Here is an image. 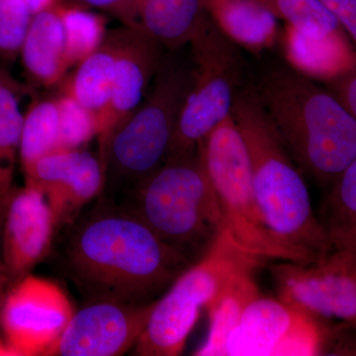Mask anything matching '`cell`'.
Here are the masks:
<instances>
[{
    "label": "cell",
    "mask_w": 356,
    "mask_h": 356,
    "mask_svg": "<svg viewBox=\"0 0 356 356\" xmlns=\"http://www.w3.org/2000/svg\"><path fill=\"white\" fill-rule=\"evenodd\" d=\"M108 202L74 228L65 273L86 303H153L192 264L130 211Z\"/></svg>",
    "instance_id": "6da1fadb"
},
{
    "label": "cell",
    "mask_w": 356,
    "mask_h": 356,
    "mask_svg": "<svg viewBox=\"0 0 356 356\" xmlns=\"http://www.w3.org/2000/svg\"><path fill=\"white\" fill-rule=\"evenodd\" d=\"M252 83L303 175L327 187L356 161V118L318 81L275 64Z\"/></svg>",
    "instance_id": "7a4b0ae2"
},
{
    "label": "cell",
    "mask_w": 356,
    "mask_h": 356,
    "mask_svg": "<svg viewBox=\"0 0 356 356\" xmlns=\"http://www.w3.org/2000/svg\"><path fill=\"white\" fill-rule=\"evenodd\" d=\"M231 116L247 147L252 188L269 229L282 242L317 259L334 250L314 214L303 172L290 156L252 79L236 93Z\"/></svg>",
    "instance_id": "3957f363"
},
{
    "label": "cell",
    "mask_w": 356,
    "mask_h": 356,
    "mask_svg": "<svg viewBox=\"0 0 356 356\" xmlns=\"http://www.w3.org/2000/svg\"><path fill=\"white\" fill-rule=\"evenodd\" d=\"M122 205L195 264L224 232L216 194L198 149L166 159Z\"/></svg>",
    "instance_id": "277c9868"
},
{
    "label": "cell",
    "mask_w": 356,
    "mask_h": 356,
    "mask_svg": "<svg viewBox=\"0 0 356 356\" xmlns=\"http://www.w3.org/2000/svg\"><path fill=\"white\" fill-rule=\"evenodd\" d=\"M178 51L165 54L144 100L109 140L102 192L110 197L120 191L130 193L165 161L191 86V60Z\"/></svg>",
    "instance_id": "5b68a950"
},
{
    "label": "cell",
    "mask_w": 356,
    "mask_h": 356,
    "mask_svg": "<svg viewBox=\"0 0 356 356\" xmlns=\"http://www.w3.org/2000/svg\"><path fill=\"white\" fill-rule=\"evenodd\" d=\"M197 149L216 194L222 229L236 247L264 262L317 259L282 242L267 227L252 188L247 147L231 115Z\"/></svg>",
    "instance_id": "8992f818"
},
{
    "label": "cell",
    "mask_w": 356,
    "mask_h": 356,
    "mask_svg": "<svg viewBox=\"0 0 356 356\" xmlns=\"http://www.w3.org/2000/svg\"><path fill=\"white\" fill-rule=\"evenodd\" d=\"M188 46L191 86L165 159L195 153L199 143L231 115L236 93L250 81L243 51L206 11Z\"/></svg>",
    "instance_id": "52a82bcc"
},
{
    "label": "cell",
    "mask_w": 356,
    "mask_h": 356,
    "mask_svg": "<svg viewBox=\"0 0 356 356\" xmlns=\"http://www.w3.org/2000/svg\"><path fill=\"white\" fill-rule=\"evenodd\" d=\"M248 255L222 232L209 252L187 267L156 300L146 327L133 348V355H181L201 310L222 278Z\"/></svg>",
    "instance_id": "ba28073f"
},
{
    "label": "cell",
    "mask_w": 356,
    "mask_h": 356,
    "mask_svg": "<svg viewBox=\"0 0 356 356\" xmlns=\"http://www.w3.org/2000/svg\"><path fill=\"white\" fill-rule=\"evenodd\" d=\"M327 321L259 294L225 341L224 356L330 355L336 332Z\"/></svg>",
    "instance_id": "9c48e42d"
},
{
    "label": "cell",
    "mask_w": 356,
    "mask_h": 356,
    "mask_svg": "<svg viewBox=\"0 0 356 356\" xmlns=\"http://www.w3.org/2000/svg\"><path fill=\"white\" fill-rule=\"evenodd\" d=\"M269 266L278 298L323 321L356 324V252L332 250L309 262Z\"/></svg>",
    "instance_id": "30bf717a"
},
{
    "label": "cell",
    "mask_w": 356,
    "mask_h": 356,
    "mask_svg": "<svg viewBox=\"0 0 356 356\" xmlns=\"http://www.w3.org/2000/svg\"><path fill=\"white\" fill-rule=\"evenodd\" d=\"M64 290L29 274L7 290L0 332L14 356L46 355L74 315Z\"/></svg>",
    "instance_id": "8fae6325"
},
{
    "label": "cell",
    "mask_w": 356,
    "mask_h": 356,
    "mask_svg": "<svg viewBox=\"0 0 356 356\" xmlns=\"http://www.w3.org/2000/svg\"><path fill=\"white\" fill-rule=\"evenodd\" d=\"M154 303L98 301L74 312L46 355L119 356L135 346Z\"/></svg>",
    "instance_id": "7c38bea8"
},
{
    "label": "cell",
    "mask_w": 356,
    "mask_h": 356,
    "mask_svg": "<svg viewBox=\"0 0 356 356\" xmlns=\"http://www.w3.org/2000/svg\"><path fill=\"white\" fill-rule=\"evenodd\" d=\"M114 30L117 50L113 81L97 137L102 165L112 135L144 100L166 54L159 42L140 30L125 25Z\"/></svg>",
    "instance_id": "4fadbf2b"
},
{
    "label": "cell",
    "mask_w": 356,
    "mask_h": 356,
    "mask_svg": "<svg viewBox=\"0 0 356 356\" xmlns=\"http://www.w3.org/2000/svg\"><path fill=\"white\" fill-rule=\"evenodd\" d=\"M23 175L25 184L43 194L58 227L74 221L89 202L102 194L104 186L99 158L86 149H60L47 154Z\"/></svg>",
    "instance_id": "5bb4252c"
},
{
    "label": "cell",
    "mask_w": 356,
    "mask_h": 356,
    "mask_svg": "<svg viewBox=\"0 0 356 356\" xmlns=\"http://www.w3.org/2000/svg\"><path fill=\"white\" fill-rule=\"evenodd\" d=\"M58 227L43 194L29 184L13 189L1 227V257L10 285L48 257Z\"/></svg>",
    "instance_id": "9a60e30c"
},
{
    "label": "cell",
    "mask_w": 356,
    "mask_h": 356,
    "mask_svg": "<svg viewBox=\"0 0 356 356\" xmlns=\"http://www.w3.org/2000/svg\"><path fill=\"white\" fill-rule=\"evenodd\" d=\"M204 13L202 0H129L119 21L175 51L188 46Z\"/></svg>",
    "instance_id": "2e32d148"
},
{
    "label": "cell",
    "mask_w": 356,
    "mask_h": 356,
    "mask_svg": "<svg viewBox=\"0 0 356 356\" xmlns=\"http://www.w3.org/2000/svg\"><path fill=\"white\" fill-rule=\"evenodd\" d=\"M264 262L248 255L221 281L205 309L209 316L207 339L194 355L222 356L225 341L248 304L261 292L254 273Z\"/></svg>",
    "instance_id": "e0dca14e"
},
{
    "label": "cell",
    "mask_w": 356,
    "mask_h": 356,
    "mask_svg": "<svg viewBox=\"0 0 356 356\" xmlns=\"http://www.w3.org/2000/svg\"><path fill=\"white\" fill-rule=\"evenodd\" d=\"M220 31L243 51L261 56L280 37V23L259 0H202Z\"/></svg>",
    "instance_id": "ac0fdd59"
},
{
    "label": "cell",
    "mask_w": 356,
    "mask_h": 356,
    "mask_svg": "<svg viewBox=\"0 0 356 356\" xmlns=\"http://www.w3.org/2000/svg\"><path fill=\"white\" fill-rule=\"evenodd\" d=\"M58 7L32 16L21 47L19 57L25 76L39 88L60 86L70 70Z\"/></svg>",
    "instance_id": "d6986e66"
},
{
    "label": "cell",
    "mask_w": 356,
    "mask_h": 356,
    "mask_svg": "<svg viewBox=\"0 0 356 356\" xmlns=\"http://www.w3.org/2000/svg\"><path fill=\"white\" fill-rule=\"evenodd\" d=\"M116 50L115 30H108L102 46L74 67L72 74H67L60 83L62 92L99 117L100 127L111 92Z\"/></svg>",
    "instance_id": "ffe728a7"
},
{
    "label": "cell",
    "mask_w": 356,
    "mask_h": 356,
    "mask_svg": "<svg viewBox=\"0 0 356 356\" xmlns=\"http://www.w3.org/2000/svg\"><path fill=\"white\" fill-rule=\"evenodd\" d=\"M280 39L288 65L315 81H323L343 70L356 67L355 44L348 37L313 41L285 27Z\"/></svg>",
    "instance_id": "44dd1931"
},
{
    "label": "cell",
    "mask_w": 356,
    "mask_h": 356,
    "mask_svg": "<svg viewBox=\"0 0 356 356\" xmlns=\"http://www.w3.org/2000/svg\"><path fill=\"white\" fill-rule=\"evenodd\" d=\"M26 88L0 64V215L3 218L13 193L14 175L19 161V147L24 114L20 108Z\"/></svg>",
    "instance_id": "7402d4cb"
},
{
    "label": "cell",
    "mask_w": 356,
    "mask_h": 356,
    "mask_svg": "<svg viewBox=\"0 0 356 356\" xmlns=\"http://www.w3.org/2000/svg\"><path fill=\"white\" fill-rule=\"evenodd\" d=\"M318 222L332 250L356 252V161L325 187Z\"/></svg>",
    "instance_id": "603a6c76"
},
{
    "label": "cell",
    "mask_w": 356,
    "mask_h": 356,
    "mask_svg": "<svg viewBox=\"0 0 356 356\" xmlns=\"http://www.w3.org/2000/svg\"><path fill=\"white\" fill-rule=\"evenodd\" d=\"M60 149L57 96L34 100L23 118L19 147L21 170L25 172L39 159Z\"/></svg>",
    "instance_id": "cb8c5ba5"
},
{
    "label": "cell",
    "mask_w": 356,
    "mask_h": 356,
    "mask_svg": "<svg viewBox=\"0 0 356 356\" xmlns=\"http://www.w3.org/2000/svg\"><path fill=\"white\" fill-rule=\"evenodd\" d=\"M64 29L65 58L74 69L95 53L106 38L108 19L90 8L64 1L58 7Z\"/></svg>",
    "instance_id": "d4e9b609"
},
{
    "label": "cell",
    "mask_w": 356,
    "mask_h": 356,
    "mask_svg": "<svg viewBox=\"0 0 356 356\" xmlns=\"http://www.w3.org/2000/svg\"><path fill=\"white\" fill-rule=\"evenodd\" d=\"M278 20L313 41L348 37L318 0H259Z\"/></svg>",
    "instance_id": "484cf974"
},
{
    "label": "cell",
    "mask_w": 356,
    "mask_h": 356,
    "mask_svg": "<svg viewBox=\"0 0 356 356\" xmlns=\"http://www.w3.org/2000/svg\"><path fill=\"white\" fill-rule=\"evenodd\" d=\"M60 149H84L97 139L100 119L92 111L60 91L57 95Z\"/></svg>",
    "instance_id": "4316f807"
},
{
    "label": "cell",
    "mask_w": 356,
    "mask_h": 356,
    "mask_svg": "<svg viewBox=\"0 0 356 356\" xmlns=\"http://www.w3.org/2000/svg\"><path fill=\"white\" fill-rule=\"evenodd\" d=\"M32 14L22 0H0V62L13 63L19 57Z\"/></svg>",
    "instance_id": "83f0119b"
},
{
    "label": "cell",
    "mask_w": 356,
    "mask_h": 356,
    "mask_svg": "<svg viewBox=\"0 0 356 356\" xmlns=\"http://www.w3.org/2000/svg\"><path fill=\"white\" fill-rule=\"evenodd\" d=\"M321 83L332 97L356 118V67L343 70Z\"/></svg>",
    "instance_id": "f1b7e54d"
},
{
    "label": "cell",
    "mask_w": 356,
    "mask_h": 356,
    "mask_svg": "<svg viewBox=\"0 0 356 356\" xmlns=\"http://www.w3.org/2000/svg\"><path fill=\"white\" fill-rule=\"evenodd\" d=\"M353 44L356 43V0H318Z\"/></svg>",
    "instance_id": "f546056e"
},
{
    "label": "cell",
    "mask_w": 356,
    "mask_h": 356,
    "mask_svg": "<svg viewBox=\"0 0 356 356\" xmlns=\"http://www.w3.org/2000/svg\"><path fill=\"white\" fill-rule=\"evenodd\" d=\"M65 1L86 7V8L98 9L114 16L119 20L129 0H65Z\"/></svg>",
    "instance_id": "4dcf8cb0"
},
{
    "label": "cell",
    "mask_w": 356,
    "mask_h": 356,
    "mask_svg": "<svg viewBox=\"0 0 356 356\" xmlns=\"http://www.w3.org/2000/svg\"><path fill=\"white\" fill-rule=\"evenodd\" d=\"M28 10L33 15L57 8L65 0H22Z\"/></svg>",
    "instance_id": "1f68e13d"
},
{
    "label": "cell",
    "mask_w": 356,
    "mask_h": 356,
    "mask_svg": "<svg viewBox=\"0 0 356 356\" xmlns=\"http://www.w3.org/2000/svg\"><path fill=\"white\" fill-rule=\"evenodd\" d=\"M2 220H3V218L0 215V305H1L2 301H3L7 290L10 287V282H9L8 276H7L6 268H4L1 257Z\"/></svg>",
    "instance_id": "d6a6232c"
},
{
    "label": "cell",
    "mask_w": 356,
    "mask_h": 356,
    "mask_svg": "<svg viewBox=\"0 0 356 356\" xmlns=\"http://www.w3.org/2000/svg\"><path fill=\"white\" fill-rule=\"evenodd\" d=\"M0 355L14 356L13 351L7 346L1 332H0Z\"/></svg>",
    "instance_id": "836d02e7"
}]
</instances>
